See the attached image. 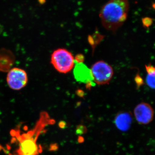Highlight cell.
<instances>
[{"label":"cell","mask_w":155,"mask_h":155,"mask_svg":"<svg viewBox=\"0 0 155 155\" xmlns=\"http://www.w3.org/2000/svg\"><path fill=\"white\" fill-rule=\"evenodd\" d=\"M134 113L136 120L140 125H147L153 119L154 111L148 103L138 104L134 108Z\"/></svg>","instance_id":"8992f818"},{"label":"cell","mask_w":155,"mask_h":155,"mask_svg":"<svg viewBox=\"0 0 155 155\" xmlns=\"http://www.w3.org/2000/svg\"><path fill=\"white\" fill-rule=\"evenodd\" d=\"M152 19L149 17H145L142 19V23L145 27H149L152 24Z\"/></svg>","instance_id":"7c38bea8"},{"label":"cell","mask_w":155,"mask_h":155,"mask_svg":"<svg viewBox=\"0 0 155 155\" xmlns=\"http://www.w3.org/2000/svg\"><path fill=\"white\" fill-rule=\"evenodd\" d=\"M59 126L61 128H64L66 126V123L62 121V122H60V124H59Z\"/></svg>","instance_id":"5bb4252c"},{"label":"cell","mask_w":155,"mask_h":155,"mask_svg":"<svg viewBox=\"0 0 155 155\" xmlns=\"http://www.w3.org/2000/svg\"><path fill=\"white\" fill-rule=\"evenodd\" d=\"M74 69V75L77 80L82 82H88L92 79L91 71L82 64L76 65Z\"/></svg>","instance_id":"9c48e42d"},{"label":"cell","mask_w":155,"mask_h":155,"mask_svg":"<svg viewBox=\"0 0 155 155\" xmlns=\"http://www.w3.org/2000/svg\"><path fill=\"white\" fill-rule=\"evenodd\" d=\"M129 10L128 0H109L100 11L103 26L107 30L115 32L126 21Z\"/></svg>","instance_id":"7a4b0ae2"},{"label":"cell","mask_w":155,"mask_h":155,"mask_svg":"<svg viewBox=\"0 0 155 155\" xmlns=\"http://www.w3.org/2000/svg\"><path fill=\"white\" fill-rule=\"evenodd\" d=\"M84 139L83 137L80 135L78 137V143H82L84 142Z\"/></svg>","instance_id":"4fadbf2b"},{"label":"cell","mask_w":155,"mask_h":155,"mask_svg":"<svg viewBox=\"0 0 155 155\" xmlns=\"http://www.w3.org/2000/svg\"><path fill=\"white\" fill-rule=\"evenodd\" d=\"M93 79L98 84L103 85L109 83L114 75L113 68L105 61H97L92 66Z\"/></svg>","instance_id":"277c9868"},{"label":"cell","mask_w":155,"mask_h":155,"mask_svg":"<svg viewBox=\"0 0 155 155\" xmlns=\"http://www.w3.org/2000/svg\"><path fill=\"white\" fill-rule=\"evenodd\" d=\"M51 60L55 69L58 72L64 74L70 72L75 64L72 53L64 48L55 50L51 56Z\"/></svg>","instance_id":"3957f363"},{"label":"cell","mask_w":155,"mask_h":155,"mask_svg":"<svg viewBox=\"0 0 155 155\" xmlns=\"http://www.w3.org/2000/svg\"><path fill=\"white\" fill-rule=\"evenodd\" d=\"M55 122V120L51 119L47 112H43L40 114L35 127L32 130L21 135H19L17 131H12V134H14L19 141V148L17 150L18 154L38 155L41 152L37 143L39 136L46 127L54 124Z\"/></svg>","instance_id":"6da1fadb"},{"label":"cell","mask_w":155,"mask_h":155,"mask_svg":"<svg viewBox=\"0 0 155 155\" xmlns=\"http://www.w3.org/2000/svg\"><path fill=\"white\" fill-rule=\"evenodd\" d=\"M146 69L147 72L146 77V83L151 88H155V70L154 67L150 64L148 65H146Z\"/></svg>","instance_id":"30bf717a"},{"label":"cell","mask_w":155,"mask_h":155,"mask_svg":"<svg viewBox=\"0 0 155 155\" xmlns=\"http://www.w3.org/2000/svg\"><path fill=\"white\" fill-rule=\"evenodd\" d=\"M132 118L131 114L128 112H120L117 114L114 123L116 127L122 131H127L131 126Z\"/></svg>","instance_id":"52a82bcc"},{"label":"cell","mask_w":155,"mask_h":155,"mask_svg":"<svg viewBox=\"0 0 155 155\" xmlns=\"http://www.w3.org/2000/svg\"><path fill=\"white\" fill-rule=\"evenodd\" d=\"M28 81V75L24 69L14 67L8 71L7 82L12 89L17 91L22 89L26 86Z\"/></svg>","instance_id":"5b68a950"},{"label":"cell","mask_w":155,"mask_h":155,"mask_svg":"<svg viewBox=\"0 0 155 155\" xmlns=\"http://www.w3.org/2000/svg\"><path fill=\"white\" fill-rule=\"evenodd\" d=\"M87 127L83 125H78L76 128V134L81 136L85 134L87 132Z\"/></svg>","instance_id":"8fae6325"},{"label":"cell","mask_w":155,"mask_h":155,"mask_svg":"<svg viewBox=\"0 0 155 155\" xmlns=\"http://www.w3.org/2000/svg\"><path fill=\"white\" fill-rule=\"evenodd\" d=\"M14 57L13 53L8 50H0V71L7 72L11 69L14 64Z\"/></svg>","instance_id":"ba28073f"}]
</instances>
